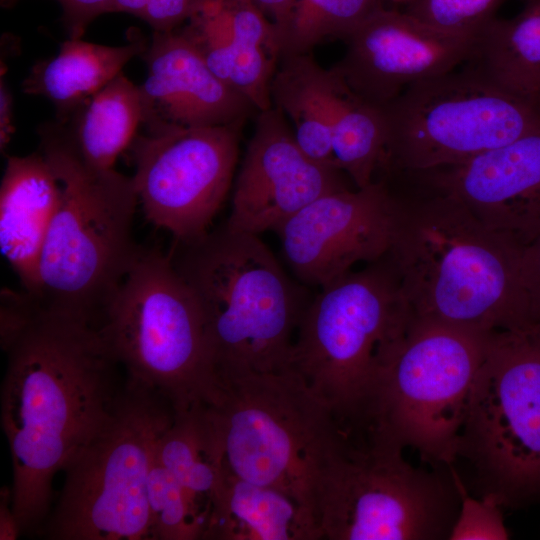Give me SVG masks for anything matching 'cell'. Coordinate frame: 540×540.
Masks as SVG:
<instances>
[{
  "mask_svg": "<svg viewBox=\"0 0 540 540\" xmlns=\"http://www.w3.org/2000/svg\"><path fill=\"white\" fill-rule=\"evenodd\" d=\"M382 6V0H296L278 38L280 59L311 53L327 40L345 41Z\"/></svg>",
  "mask_w": 540,
  "mask_h": 540,
  "instance_id": "obj_28",
  "label": "cell"
},
{
  "mask_svg": "<svg viewBox=\"0 0 540 540\" xmlns=\"http://www.w3.org/2000/svg\"><path fill=\"white\" fill-rule=\"evenodd\" d=\"M489 334L416 317L380 376L366 427L416 450L428 466L454 465Z\"/></svg>",
  "mask_w": 540,
  "mask_h": 540,
  "instance_id": "obj_12",
  "label": "cell"
},
{
  "mask_svg": "<svg viewBox=\"0 0 540 540\" xmlns=\"http://www.w3.org/2000/svg\"><path fill=\"white\" fill-rule=\"evenodd\" d=\"M387 1H390L395 4H402L404 6L410 2V0H387Z\"/></svg>",
  "mask_w": 540,
  "mask_h": 540,
  "instance_id": "obj_39",
  "label": "cell"
},
{
  "mask_svg": "<svg viewBox=\"0 0 540 540\" xmlns=\"http://www.w3.org/2000/svg\"><path fill=\"white\" fill-rule=\"evenodd\" d=\"M155 453L161 464L200 502L208 515L225 466L207 405L173 411L169 424L156 441Z\"/></svg>",
  "mask_w": 540,
  "mask_h": 540,
  "instance_id": "obj_26",
  "label": "cell"
},
{
  "mask_svg": "<svg viewBox=\"0 0 540 540\" xmlns=\"http://www.w3.org/2000/svg\"><path fill=\"white\" fill-rule=\"evenodd\" d=\"M380 108L386 139L377 175L461 165L540 128V99L471 62L410 85Z\"/></svg>",
  "mask_w": 540,
  "mask_h": 540,
  "instance_id": "obj_10",
  "label": "cell"
},
{
  "mask_svg": "<svg viewBox=\"0 0 540 540\" xmlns=\"http://www.w3.org/2000/svg\"><path fill=\"white\" fill-rule=\"evenodd\" d=\"M199 0H150L141 19L154 32H169L181 27Z\"/></svg>",
  "mask_w": 540,
  "mask_h": 540,
  "instance_id": "obj_33",
  "label": "cell"
},
{
  "mask_svg": "<svg viewBox=\"0 0 540 540\" xmlns=\"http://www.w3.org/2000/svg\"><path fill=\"white\" fill-rule=\"evenodd\" d=\"M477 497L540 504V325L490 332L455 447Z\"/></svg>",
  "mask_w": 540,
  "mask_h": 540,
  "instance_id": "obj_9",
  "label": "cell"
},
{
  "mask_svg": "<svg viewBox=\"0 0 540 540\" xmlns=\"http://www.w3.org/2000/svg\"><path fill=\"white\" fill-rule=\"evenodd\" d=\"M330 70L334 165L355 188H364L375 180L384 160L386 134L382 110L357 96Z\"/></svg>",
  "mask_w": 540,
  "mask_h": 540,
  "instance_id": "obj_27",
  "label": "cell"
},
{
  "mask_svg": "<svg viewBox=\"0 0 540 540\" xmlns=\"http://www.w3.org/2000/svg\"><path fill=\"white\" fill-rule=\"evenodd\" d=\"M147 503L152 540L203 538L205 508L161 464L155 449L147 478Z\"/></svg>",
  "mask_w": 540,
  "mask_h": 540,
  "instance_id": "obj_29",
  "label": "cell"
},
{
  "mask_svg": "<svg viewBox=\"0 0 540 540\" xmlns=\"http://www.w3.org/2000/svg\"><path fill=\"white\" fill-rule=\"evenodd\" d=\"M404 198L386 182L392 227L386 254L417 318L480 332L533 325L521 281L524 246L485 225L456 195Z\"/></svg>",
  "mask_w": 540,
  "mask_h": 540,
  "instance_id": "obj_2",
  "label": "cell"
},
{
  "mask_svg": "<svg viewBox=\"0 0 540 540\" xmlns=\"http://www.w3.org/2000/svg\"><path fill=\"white\" fill-rule=\"evenodd\" d=\"M508 0H410L405 12L444 32L477 39Z\"/></svg>",
  "mask_w": 540,
  "mask_h": 540,
  "instance_id": "obj_30",
  "label": "cell"
},
{
  "mask_svg": "<svg viewBox=\"0 0 540 540\" xmlns=\"http://www.w3.org/2000/svg\"><path fill=\"white\" fill-rule=\"evenodd\" d=\"M392 198L376 178L364 188L325 194L284 221L275 232L297 277L320 289L340 280L360 262L372 263L389 250Z\"/></svg>",
  "mask_w": 540,
  "mask_h": 540,
  "instance_id": "obj_14",
  "label": "cell"
},
{
  "mask_svg": "<svg viewBox=\"0 0 540 540\" xmlns=\"http://www.w3.org/2000/svg\"><path fill=\"white\" fill-rule=\"evenodd\" d=\"M521 281L533 325H540V235L525 246Z\"/></svg>",
  "mask_w": 540,
  "mask_h": 540,
  "instance_id": "obj_34",
  "label": "cell"
},
{
  "mask_svg": "<svg viewBox=\"0 0 540 540\" xmlns=\"http://www.w3.org/2000/svg\"><path fill=\"white\" fill-rule=\"evenodd\" d=\"M461 503L448 540H506L508 530L500 507L490 498L469 495L461 477L457 476Z\"/></svg>",
  "mask_w": 540,
  "mask_h": 540,
  "instance_id": "obj_31",
  "label": "cell"
},
{
  "mask_svg": "<svg viewBox=\"0 0 540 540\" xmlns=\"http://www.w3.org/2000/svg\"><path fill=\"white\" fill-rule=\"evenodd\" d=\"M147 46L141 37L120 46L68 38L55 56L32 66L22 91L51 101L56 120H62L120 74L130 60L142 55Z\"/></svg>",
  "mask_w": 540,
  "mask_h": 540,
  "instance_id": "obj_23",
  "label": "cell"
},
{
  "mask_svg": "<svg viewBox=\"0 0 540 540\" xmlns=\"http://www.w3.org/2000/svg\"><path fill=\"white\" fill-rule=\"evenodd\" d=\"M521 1L516 16L484 27L469 62L505 88L540 99V0Z\"/></svg>",
  "mask_w": 540,
  "mask_h": 540,
  "instance_id": "obj_25",
  "label": "cell"
},
{
  "mask_svg": "<svg viewBox=\"0 0 540 540\" xmlns=\"http://www.w3.org/2000/svg\"><path fill=\"white\" fill-rule=\"evenodd\" d=\"M275 27L277 37L286 27L296 0H253ZM279 43V42H278Z\"/></svg>",
  "mask_w": 540,
  "mask_h": 540,
  "instance_id": "obj_36",
  "label": "cell"
},
{
  "mask_svg": "<svg viewBox=\"0 0 540 540\" xmlns=\"http://www.w3.org/2000/svg\"><path fill=\"white\" fill-rule=\"evenodd\" d=\"M150 0H112L108 13L121 12L141 17Z\"/></svg>",
  "mask_w": 540,
  "mask_h": 540,
  "instance_id": "obj_38",
  "label": "cell"
},
{
  "mask_svg": "<svg viewBox=\"0 0 540 540\" xmlns=\"http://www.w3.org/2000/svg\"><path fill=\"white\" fill-rule=\"evenodd\" d=\"M330 68L311 53L282 57L271 82L272 107L291 124L300 148L312 159L336 168L332 153ZM337 169V168H336Z\"/></svg>",
  "mask_w": 540,
  "mask_h": 540,
  "instance_id": "obj_24",
  "label": "cell"
},
{
  "mask_svg": "<svg viewBox=\"0 0 540 540\" xmlns=\"http://www.w3.org/2000/svg\"><path fill=\"white\" fill-rule=\"evenodd\" d=\"M148 75L139 85L147 134L181 129L244 125L259 112L221 80L178 30L153 32L141 55Z\"/></svg>",
  "mask_w": 540,
  "mask_h": 540,
  "instance_id": "obj_17",
  "label": "cell"
},
{
  "mask_svg": "<svg viewBox=\"0 0 540 540\" xmlns=\"http://www.w3.org/2000/svg\"><path fill=\"white\" fill-rule=\"evenodd\" d=\"M416 316L385 255L311 299L290 368L343 427H365L383 370Z\"/></svg>",
  "mask_w": 540,
  "mask_h": 540,
  "instance_id": "obj_5",
  "label": "cell"
},
{
  "mask_svg": "<svg viewBox=\"0 0 540 540\" xmlns=\"http://www.w3.org/2000/svg\"><path fill=\"white\" fill-rule=\"evenodd\" d=\"M4 60H1L0 77V150L6 154L8 146L15 132L13 96L5 79L6 69Z\"/></svg>",
  "mask_w": 540,
  "mask_h": 540,
  "instance_id": "obj_35",
  "label": "cell"
},
{
  "mask_svg": "<svg viewBox=\"0 0 540 540\" xmlns=\"http://www.w3.org/2000/svg\"><path fill=\"white\" fill-rule=\"evenodd\" d=\"M178 30L209 68L258 111L272 107L271 82L280 61L278 37L253 0H199Z\"/></svg>",
  "mask_w": 540,
  "mask_h": 540,
  "instance_id": "obj_19",
  "label": "cell"
},
{
  "mask_svg": "<svg viewBox=\"0 0 540 540\" xmlns=\"http://www.w3.org/2000/svg\"><path fill=\"white\" fill-rule=\"evenodd\" d=\"M205 540H320L316 518L294 498L231 474L226 468L211 499Z\"/></svg>",
  "mask_w": 540,
  "mask_h": 540,
  "instance_id": "obj_21",
  "label": "cell"
},
{
  "mask_svg": "<svg viewBox=\"0 0 540 540\" xmlns=\"http://www.w3.org/2000/svg\"><path fill=\"white\" fill-rule=\"evenodd\" d=\"M370 427L336 426L316 516L327 540H448L461 495L454 466L415 467Z\"/></svg>",
  "mask_w": 540,
  "mask_h": 540,
  "instance_id": "obj_6",
  "label": "cell"
},
{
  "mask_svg": "<svg viewBox=\"0 0 540 540\" xmlns=\"http://www.w3.org/2000/svg\"><path fill=\"white\" fill-rule=\"evenodd\" d=\"M243 126L136 135L132 178L146 218L177 241L206 234L231 187Z\"/></svg>",
  "mask_w": 540,
  "mask_h": 540,
  "instance_id": "obj_13",
  "label": "cell"
},
{
  "mask_svg": "<svg viewBox=\"0 0 540 540\" xmlns=\"http://www.w3.org/2000/svg\"><path fill=\"white\" fill-rule=\"evenodd\" d=\"M21 0H0L3 8H12ZM61 9V21L68 38H82L90 23L108 13L112 0H56Z\"/></svg>",
  "mask_w": 540,
  "mask_h": 540,
  "instance_id": "obj_32",
  "label": "cell"
},
{
  "mask_svg": "<svg viewBox=\"0 0 540 540\" xmlns=\"http://www.w3.org/2000/svg\"><path fill=\"white\" fill-rule=\"evenodd\" d=\"M39 150L60 184L39 261L38 302L96 326L140 246L132 236L139 203L132 177L83 163L48 123Z\"/></svg>",
  "mask_w": 540,
  "mask_h": 540,
  "instance_id": "obj_4",
  "label": "cell"
},
{
  "mask_svg": "<svg viewBox=\"0 0 540 540\" xmlns=\"http://www.w3.org/2000/svg\"><path fill=\"white\" fill-rule=\"evenodd\" d=\"M168 255L200 305L217 382L290 368L311 299L259 235L225 223Z\"/></svg>",
  "mask_w": 540,
  "mask_h": 540,
  "instance_id": "obj_3",
  "label": "cell"
},
{
  "mask_svg": "<svg viewBox=\"0 0 540 540\" xmlns=\"http://www.w3.org/2000/svg\"><path fill=\"white\" fill-rule=\"evenodd\" d=\"M142 123L139 85L121 72L67 117L49 125L87 166L112 169Z\"/></svg>",
  "mask_w": 540,
  "mask_h": 540,
  "instance_id": "obj_22",
  "label": "cell"
},
{
  "mask_svg": "<svg viewBox=\"0 0 540 540\" xmlns=\"http://www.w3.org/2000/svg\"><path fill=\"white\" fill-rule=\"evenodd\" d=\"M59 196V181L40 150L7 157L0 186V249L33 297L39 294V261Z\"/></svg>",
  "mask_w": 540,
  "mask_h": 540,
  "instance_id": "obj_20",
  "label": "cell"
},
{
  "mask_svg": "<svg viewBox=\"0 0 540 540\" xmlns=\"http://www.w3.org/2000/svg\"><path fill=\"white\" fill-rule=\"evenodd\" d=\"M173 416L155 392L126 379L110 424L63 471L58 502L40 532L52 540H152L147 478Z\"/></svg>",
  "mask_w": 540,
  "mask_h": 540,
  "instance_id": "obj_11",
  "label": "cell"
},
{
  "mask_svg": "<svg viewBox=\"0 0 540 540\" xmlns=\"http://www.w3.org/2000/svg\"><path fill=\"white\" fill-rule=\"evenodd\" d=\"M206 405L225 468L286 493L317 520V485L336 422L303 379L291 368L222 379Z\"/></svg>",
  "mask_w": 540,
  "mask_h": 540,
  "instance_id": "obj_8",
  "label": "cell"
},
{
  "mask_svg": "<svg viewBox=\"0 0 540 540\" xmlns=\"http://www.w3.org/2000/svg\"><path fill=\"white\" fill-rule=\"evenodd\" d=\"M347 178L342 171L310 158L280 111L274 107L259 111L235 180L226 224L256 235L275 231L317 198L350 188Z\"/></svg>",
  "mask_w": 540,
  "mask_h": 540,
  "instance_id": "obj_16",
  "label": "cell"
},
{
  "mask_svg": "<svg viewBox=\"0 0 540 540\" xmlns=\"http://www.w3.org/2000/svg\"><path fill=\"white\" fill-rule=\"evenodd\" d=\"M418 174L522 246L540 235V128L464 164Z\"/></svg>",
  "mask_w": 540,
  "mask_h": 540,
  "instance_id": "obj_18",
  "label": "cell"
},
{
  "mask_svg": "<svg viewBox=\"0 0 540 540\" xmlns=\"http://www.w3.org/2000/svg\"><path fill=\"white\" fill-rule=\"evenodd\" d=\"M20 534L21 532L12 509L11 489L3 487L1 489L0 501V539L14 540Z\"/></svg>",
  "mask_w": 540,
  "mask_h": 540,
  "instance_id": "obj_37",
  "label": "cell"
},
{
  "mask_svg": "<svg viewBox=\"0 0 540 540\" xmlns=\"http://www.w3.org/2000/svg\"><path fill=\"white\" fill-rule=\"evenodd\" d=\"M331 68L361 99L382 107L419 81L471 61L476 39L435 29L405 11L384 6L345 41Z\"/></svg>",
  "mask_w": 540,
  "mask_h": 540,
  "instance_id": "obj_15",
  "label": "cell"
},
{
  "mask_svg": "<svg viewBox=\"0 0 540 540\" xmlns=\"http://www.w3.org/2000/svg\"><path fill=\"white\" fill-rule=\"evenodd\" d=\"M95 327L126 379L160 395L173 411L214 399L203 314L168 254L140 247Z\"/></svg>",
  "mask_w": 540,
  "mask_h": 540,
  "instance_id": "obj_7",
  "label": "cell"
},
{
  "mask_svg": "<svg viewBox=\"0 0 540 540\" xmlns=\"http://www.w3.org/2000/svg\"><path fill=\"white\" fill-rule=\"evenodd\" d=\"M1 425L13 480L11 502L21 534L40 531L52 485L112 421L126 381L90 322L43 307L32 297L25 319L4 340Z\"/></svg>",
  "mask_w": 540,
  "mask_h": 540,
  "instance_id": "obj_1",
  "label": "cell"
}]
</instances>
